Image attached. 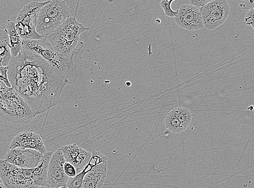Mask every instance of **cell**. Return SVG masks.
I'll use <instances>...</instances> for the list:
<instances>
[{
    "label": "cell",
    "instance_id": "6da1fadb",
    "mask_svg": "<svg viewBox=\"0 0 254 188\" xmlns=\"http://www.w3.org/2000/svg\"><path fill=\"white\" fill-rule=\"evenodd\" d=\"M11 87L30 107L35 116L56 106L69 82L57 74L43 58L24 49L8 66Z\"/></svg>",
    "mask_w": 254,
    "mask_h": 188
},
{
    "label": "cell",
    "instance_id": "7a4b0ae2",
    "mask_svg": "<svg viewBox=\"0 0 254 188\" xmlns=\"http://www.w3.org/2000/svg\"><path fill=\"white\" fill-rule=\"evenodd\" d=\"M22 49L33 53L43 58L54 71L66 80L69 84L75 80L74 72L75 52L68 56H64L54 49L46 38L38 40H23Z\"/></svg>",
    "mask_w": 254,
    "mask_h": 188
},
{
    "label": "cell",
    "instance_id": "3957f363",
    "mask_svg": "<svg viewBox=\"0 0 254 188\" xmlns=\"http://www.w3.org/2000/svg\"><path fill=\"white\" fill-rule=\"evenodd\" d=\"M0 115L15 124L30 122L35 116L27 104L12 87L0 81Z\"/></svg>",
    "mask_w": 254,
    "mask_h": 188
},
{
    "label": "cell",
    "instance_id": "277c9868",
    "mask_svg": "<svg viewBox=\"0 0 254 188\" xmlns=\"http://www.w3.org/2000/svg\"><path fill=\"white\" fill-rule=\"evenodd\" d=\"M88 29L75 17L70 16L46 39L55 50L64 56H68L74 52L80 35Z\"/></svg>",
    "mask_w": 254,
    "mask_h": 188
},
{
    "label": "cell",
    "instance_id": "5b68a950",
    "mask_svg": "<svg viewBox=\"0 0 254 188\" xmlns=\"http://www.w3.org/2000/svg\"><path fill=\"white\" fill-rule=\"evenodd\" d=\"M70 16L68 5L64 0H50L38 14L36 31L46 38Z\"/></svg>",
    "mask_w": 254,
    "mask_h": 188
},
{
    "label": "cell",
    "instance_id": "8992f818",
    "mask_svg": "<svg viewBox=\"0 0 254 188\" xmlns=\"http://www.w3.org/2000/svg\"><path fill=\"white\" fill-rule=\"evenodd\" d=\"M50 1L29 3L19 11L16 17L15 26L17 33L22 40L43 38L36 31L37 16L40 9Z\"/></svg>",
    "mask_w": 254,
    "mask_h": 188
},
{
    "label": "cell",
    "instance_id": "52a82bcc",
    "mask_svg": "<svg viewBox=\"0 0 254 188\" xmlns=\"http://www.w3.org/2000/svg\"><path fill=\"white\" fill-rule=\"evenodd\" d=\"M204 27L212 30L223 24L229 14L227 0H214L200 9Z\"/></svg>",
    "mask_w": 254,
    "mask_h": 188
},
{
    "label": "cell",
    "instance_id": "ba28073f",
    "mask_svg": "<svg viewBox=\"0 0 254 188\" xmlns=\"http://www.w3.org/2000/svg\"><path fill=\"white\" fill-rule=\"evenodd\" d=\"M0 178L6 188H30L32 186L22 169L4 160H0Z\"/></svg>",
    "mask_w": 254,
    "mask_h": 188
},
{
    "label": "cell",
    "instance_id": "9c48e42d",
    "mask_svg": "<svg viewBox=\"0 0 254 188\" xmlns=\"http://www.w3.org/2000/svg\"><path fill=\"white\" fill-rule=\"evenodd\" d=\"M64 162L65 160L60 149L52 154L47 171V186L50 188L66 186L69 177L64 172Z\"/></svg>",
    "mask_w": 254,
    "mask_h": 188
},
{
    "label": "cell",
    "instance_id": "30bf717a",
    "mask_svg": "<svg viewBox=\"0 0 254 188\" xmlns=\"http://www.w3.org/2000/svg\"><path fill=\"white\" fill-rule=\"evenodd\" d=\"M43 156L37 151L16 148L8 152L4 161L20 168L32 169L38 165Z\"/></svg>",
    "mask_w": 254,
    "mask_h": 188
},
{
    "label": "cell",
    "instance_id": "8fae6325",
    "mask_svg": "<svg viewBox=\"0 0 254 188\" xmlns=\"http://www.w3.org/2000/svg\"><path fill=\"white\" fill-rule=\"evenodd\" d=\"M177 24L188 31L197 30L204 27L201 14L194 5H182L175 17Z\"/></svg>",
    "mask_w": 254,
    "mask_h": 188
},
{
    "label": "cell",
    "instance_id": "7c38bea8",
    "mask_svg": "<svg viewBox=\"0 0 254 188\" xmlns=\"http://www.w3.org/2000/svg\"><path fill=\"white\" fill-rule=\"evenodd\" d=\"M60 150L65 161L72 164L77 174L87 165L92 156V153L82 149L76 144L64 146Z\"/></svg>",
    "mask_w": 254,
    "mask_h": 188
},
{
    "label": "cell",
    "instance_id": "4fadbf2b",
    "mask_svg": "<svg viewBox=\"0 0 254 188\" xmlns=\"http://www.w3.org/2000/svg\"><path fill=\"white\" fill-rule=\"evenodd\" d=\"M10 150L16 148L32 149L45 155L46 149L42 138L38 134L32 132H22L17 134L11 140Z\"/></svg>",
    "mask_w": 254,
    "mask_h": 188
},
{
    "label": "cell",
    "instance_id": "5bb4252c",
    "mask_svg": "<svg viewBox=\"0 0 254 188\" xmlns=\"http://www.w3.org/2000/svg\"><path fill=\"white\" fill-rule=\"evenodd\" d=\"M53 153L47 152L43 155L38 165L32 169H22L25 177L31 182L33 187L47 186V171Z\"/></svg>",
    "mask_w": 254,
    "mask_h": 188
},
{
    "label": "cell",
    "instance_id": "9a60e30c",
    "mask_svg": "<svg viewBox=\"0 0 254 188\" xmlns=\"http://www.w3.org/2000/svg\"><path fill=\"white\" fill-rule=\"evenodd\" d=\"M107 175V162L98 164L87 173L82 181V188H102Z\"/></svg>",
    "mask_w": 254,
    "mask_h": 188
},
{
    "label": "cell",
    "instance_id": "2e32d148",
    "mask_svg": "<svg viewBox=\"0 0 254 188\" xmlns=\"http://www.w3.org/2000/svg\"><path fill=\"white\" fill-rule=\"evenodd\" d=\"M4 28L7 31L9 38L11 55L12 58H15L22 50L23 40L16 30L15 22L9 20Z\"/></svg>",
    "mask_w": 254,
    "mask_h": 188
},
{
    "label": "cell",
    "instance_id": "e0dca14e",
    "mask_svg": "<svg viewBox=\"0 0 254 188\" xmlns=\"http://www.w3.org/2000/svg\"><path fill=\"white\" fill-rule=\"evenodd\" d=\"M12 58L7 31L5 28L1 29L0 30V66H8Z\"/></svg>",
    "mask_w": 254,
    "mask_h": 188
},
{
    "label": "cell",
    "instance_id": "ac0fdd59",
    "mask_svg": "<svg viewBox=\"0 0 254 188\" xmlns=\"http://www.w3.org/2000/svg\"><path fill=\"white\" fill-rule=\"evenodd\" d=\"M165 128L173 133H180L184 131L181 122L177 117L175 108L171 109L164 119Z\"/></svg>",
    "mask_w": 254,
    "mask_h": 188
},
{
    "label": "cell",
    "instance_id": "d6986e66",
    "mask_svg": "<svg viewBox=\"0 0 254 188\" xmlns=\"http://www.w3.org/2000/svg\"><path fill=\"white\" fill-rule=\"evenodd\" d=\"M177 117L181 124L186 130L188 127L191 124L193 119V114L191 111L186 108L178 107L175 108Z\"/></svg>",
    "mask_w": 254,
    "mask_h": 188
},
{
    "label": "cell",
    "instance_id": "ffe728a7",
    "mask_svg": "<svg viewBox=\"0 0 254 188\" xmlns=\"http://www.w3.org/2000/svg\"><path fill=\"white\" fill-rule=\"evenodd\" d=\"M89 172L86 167L82 171L76 174L74 178H68L66 187L68 188H82V181L85 175Z\"/></svg>",
    "mask_w": 254,
    "mask_h": 188
},
{
    "label": "cell",
    "instance_id": "44dd1931",
    "mask_svg": "<svg viewBox=\"0 0 254 188\" xmlns=\"http://www.w3.org/2000/svg\"><path fill=\"white\" fill-rule=\"evenodd\" d=\"M174 1L175 0H162L161 1V6L164 10L165 14L168 17H175L178 13V10L174 11L171 7V3Z\"/></svg>",
    "mask_w": 254,
    "mask_h": 188
},
{
    "label": "cell",
    "instance_id": "7402d4cb",
    "mask_svg": "<svg viewBox=\"0 0 254 188\" xmlns=\"http://www.w3.org/2000/svg\"><path fill=\"white\" fill-rule=\"evenodd\" d=\"M0 81H2L7 87L11 88L8 78V66H0Z\"/></svg>",
    "mask_w": 254,
    "mask_h": 188
},
{
    "label": "cell",
    "instance_id": "603a6c76",
    "mask_svg": "<svg viewBox=\"0 0 254 188\" xmlns=\"http://www.w3.org/2000/svg\"><path fill=\"white\" fill-rule=\"evenodd\" d=\"M64 173L69 178H74L77 174L76 169L72 164L65 161L64 164Z\"/></svg>",
    "mask_w": 254,
    "mask_h": 188
},
{
    "label": "cell",
    "instance_id": "cb8c5ba5",
    "mask_svg": "<svg viewBox=\"0 0 254 188\" xmlns=\"http://www.w3.org/2000/svg\"><path fill=\"white\" fill-rule=\"evenodd\" d=\"M240 7L245 10H250L254 7V0H238Z\"/></svg>",
    "mask_w": 254,
    "mask_h": 188
},
{
    "label": "cell",
    "instance_id": "d4e9b609",
    "mask_svg": "<svg viewBox=\"0 0 254 188\" xmlns=\"http://www.w3.org/2000/svg\"><path fill=\"white\" fill-rule=\"evenodd\" d=\"M254 8L249 10L247 13L244 19V21L246 24L251 26L253 29L254 28Z\"/></svg>",
    "mask_w": 254,
    "mask_h": 188
},
{
    "label": "cell",
    "instance_id": "484cf974",
    "mask_svg": "<svg viewBox=\"0 0 254 188\" xmlns=\"http://www.w3.org/2000/svg\"><path fill=\"white\" fill-rule=\"evenodd\" d=\"M213 1L214 0H190L192 5L196 7H202L203 5Z\"/></svg>",
    "mask_w": 254,
    "mask_h": 188
},
{
    "label": "cell",
    "instance_id": "4316f807",
    "mask_svg": "<svg viewBox=\"0 0 254 188\" xmlns=\"http://www.w3.org/2000/svg\"><path fill=\"white\" fill-rule=\"evenodd\" d=\"M0 188H6L4 185L1 178H0Z\"/></svg>",
    "mask_w": 254,
    "mask_h": 188
},
{
    "label": "cell",
    "instance_id": "83f0119b",
    "mask_svg": "<svg viewBox=\"0 0 254 188\" xmlns=\"http://www.w3.org/2000/svg\"><path fill=\"white\" fill-rule=\"evenodd\" d=\"M30 188H50L48 187H45V186H34Z\"/></svg>",
    "mask_w": 254,
    "mask_h": 188
},
{
    "label": "cell",
    "instance_id": "f1b7e54d",
    "mask_svg": "<svg viewBox=\"0 0 254 188\" xmlns=\"http://www.w3.org/2000/svg\"><path fill=\"white\" fill-rule=\"evenodd\" d=\"M58 188H67L66 186H64V187H59Z\"/></svg>",
    "mask_w": 254,
    "mask_h": 188
},
{
    "label": "cell",
    "instance_id": "f546056e",
    "mask_svg": "<svg viewBox=\"0 0 254 188\" xmlns=\"http://www.w3.org/2000/svg\"><path fill=\"white\" fill-rule=\"evenodd\" d=\"M0 116H1V115H0Z\"/></svg>",
    "mask_w": 254,
    "mask_h": 188
}]
</instances>
